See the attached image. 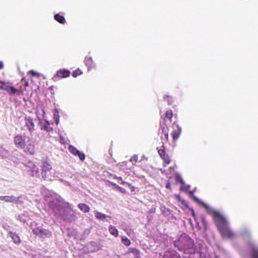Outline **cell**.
Returning <instances> with one entry per match:
<instances>
[{
    "mask_svg": "<svg viewBox=\"0 0 258 258\" xmlns=\"http://www.w3.org/2000/svg\"><path fill=\"white\" fill-rule=\"evenodd\" d=\"M52 169V167L46 161H44L42 165V176L44 178L46 175V173L48 171H50Z\"/></svg>",
    "mask_w": 258,
    "mask_h": 258,
    "instance_id": "cell-8",
    "label": "cell"
},
{
    "mask_svg": "<svg viewBox=\"0 0 258 258\" xmlns=\"http://www.w3.org/2000/svg\"><path fill=\"white\" fill-rule=\"evenodd\" d=\"M54 121L56 125L58 124L59 123V115H58V110L56 109H55L54 111Z\"/></svg>",
    "mask_w": 258,
    "mask_h": 258,
    "instance_id": "cell-18",
    "label": "cell"
},
{
    "mask_svg": "<svg viewBox=\"0 0 258 258\" xmlns=\"http://www.w3.org/2000/svg\"><path fill=\"white\" fill-rule=\"evenodd\" d=\"M54 17V19H56V21L58 22L59 23L64 24L65 22V19H64V17L59 14H56L55 15Z\"/></svg>",
    "mask_w": 258,
    "mask_h": 258,
    "instance_id": "cell-15",
    "label": "cell"
},
{
    "mask_svg": "<svg viewBox=\"0 0 258 258\" xmlns=\"http://www.w3.org/2000/svg\"><path fill=\"white\" fill-rule=\"evenodd\" d=\"M25 123L27 127V129L30 132H32L34 129V125L32 119L29 117H26L25 118Z\"/></svg>",
    "mask_w": 258,
    "mask_h": 258,
    "instance_id": "cell-10",
    "label": "cell"
},
{
    "mask_svg": "<svg viewBox=\"0 0 258 258\" xmlns=\"http://www.w3.org/2000/svg\"><path fill=\"white\" fill-rule=\"evenodd\" d=\"M105 183L108 186L112 187V189L116 190L117 191H120V192L123 193H126V191H125V189H123L122 187H120L117 184L112 183L111 181H105Z\"/></svg>",
    "mask_w": 258,
    "mask_h": 258,
    "instance_id": "cell-9",
    "label": "cell"
},
{
    "mask_svg": "<svg viewBox=\"0 0 258 258\" xmlns=\"http://www.w3.org/2000/svg\"><path fill=\"white\" fill-rule=\"evenodd\" d=\"M78 156H79V158H80L81 160H82V161H83V160L85 159V155L83 154V152H80V151H79V154L78 155Z\"/></svg>",
    "mask_w": 258,
    "mask_h": 258,
    "instance_id": "cell-24",
    "label": "cell"
},
{
    "mask_svg": "<svg viewBox=\"0 0 258 258\" xmlns=\"http://www.w3.org/2000/svg\"><path fill=\"white\" fill-rule=\"evenodd\" d=\"M108 229H109L110 232L112 235L114 236L115 237H118L119 236V231L115 226H114L112 225H110L109 226Z\"/></svg>",
    "mask_w": 258,
    "mask_h": 258,
    "instance_id": "cell-13",
    "label": "cell"
},
{
    "mask_svg": "<svg viewBox=\"0 0 258 258\" xmlns=\"http://www.w3.org/2000/svg\"><path fill=\"white\" fill-rule=\"evenodd\" d=\"M130 252L133 255L134 257L135 258H141L140 257V252L137 249H130Z\"/></svg>",
    "mask_w": 258,
    "mask_h": 258,
    "instance_id": "cell-19",
    "label": "cell"
},
{
    "mask_svg": "<svg viewBox=\"0 0 258 258\" xmlns=\"http://www.w3.org/2000/svg\"><path fill=\"white\" fill-rule=\"evenodd\" d=\"M1 200L6 202H11L16 204H20L23 203V202L20 200L19 198L15 197L13 196H3L1 197Z\"/></svg>",
    "mask_w": 258,
    "mask_h": 258,
    "instance_id": "cell-6",
    "label": "cell"
},
{
    "mask_svg": "<svg viewBox=\"0 0 258 258\" xmlns=\"http://www.w3.org/2000/svg\"><path fill=\"white\" fill-rule=\"evenodd\" d=\"M70 71L66 70V69H62L60 70L57 72L56 75L58 77H60V78H66V77H68L70 75Z\"/></svg>",
    "mask_w": 258,
    "mask_h": 258,
    "instance_id": "cell-12",
    "label": "cell"
},
{
    "mask_svg": "<svg viewBox=\"0 0 258 258\" xmlns=\"http://www.w3.org/2000/svg\"><path fill=\"white\" fill-rule=\"evenodd\" d=\"M101 246L94 241H91L86 244L82 249V251L84 254H90L97 252L101 250Z\"/></svg>",
    "mask_w": 258,
    "mask_h": 258,
    "instance_id": "cell-3",
    "label": "cell"
},
{
    "mask_svg": "<svg viewBox=\"0 0 258 258\" xmlns=\"http://www.w3.org/2000/svg\"><path fill=\"white\" fill-rule=\"evenodd\" d=\"M122 243H123L124 245H125V246H127V247L130 246V245H131V241H130L128 238L125 237V236H123V237H122Z\"/></svg>",
    "mask_w": 258,
    "mask_h": 258,
    "instance_id": "cell-21",
    "label": "cell"
},
{
    "mask_svg": "<svg viewBox=\"0 0 258 258\" xmlns=\"http://www.w3.org/2000/svg\"><path fill=\"white\" fill-rule=\"evenodd\" d=\"M48 204L54 212L62 220L71 222L76 218L75 213L69 204L57 198L50 199Z\"/></svg>",
    "mask_w": 258,
    "mask_h": 258,
    "instance_id": "cell-1",
    "label": "cell"
},
{
    "mask_svg": "<svg viewBox=\"0 0 258 258\" xmlns=\"http://www.w3.org/2000/svg\"><path fill=\"white\" fill-rule=\"evenodd\" d=\"M78 208L80 210L84 213H88L89 212L90 208L86 204L81 203L78 205Z\"/></svg>",
    "mask_w": 258,
    "mask_h": 258,
    "instance_id": "cell-14",
    "label": "cell"
},
{
    "mask_svg": "<svg viewBox=\"0 0 258 258\" xmlns=\"http://www.w3.org/2000/svg\"><path fill=\"white\" fill-rule=\"evenodd\" d=\"M14 143L18 148L21 149L25 148V139L21 135H17L15 137Z\"/></svg>",
    "mask_w": 258,
    "mask_h": 258,
    "instance_id": "cell-5",
    "label": "cell"
},
{
    "mask_svg": "<svg viewBox=\"0 0 258 258\" xmlns=\"http://www.w3.org/2000/svg\"><path fill=\"white\" fill-rule=\"evenodd\" d=\"M172 115H173V113L171 110H169L166 112V116L169 119H171V118L172 117Z\"/></svg>",
    "mask_w": 258,
    "mask_h": 258,
    "instance_id": "cell-25",
    "label": "cell"
},
{
    "mask_svg": "<svg viewBox=\"0 0 258 258\" xmlns=\"http://www.w3.org/2000/svg\"><path fill=\"white\" fill-rule=\"evenodd\" d=\"M90 230H89V229H87V230H86L84 231L83 233H82V240L86 239V238L87 237L88 235L89 234V233H90Z\"/></svg>",
    "mask_w": 258,
    "mask_h": 258,
    "instance_id": "cell-23",
    "label": "cell"
},
{
    "mask_svg": "<svg viewBox=\"0 0 258 258\" xmlns=\"http://www.w3.org/2000/svg\"><path fill=\"white\" fill-rule=\"evenodd\" d=\"M95 216L97 219L101 220L105 219L106 218V217H107L106 215H105L104 214H102L101 213L98 212H96L95 213Z\"/></svg>",
    "mask_w": 258,
    "mask_h": 258,
    "instance_id": "cell-16",
    "label": "cell"
},
{
    "mask_svg": "<svg viewBox=\"0 0 258 258\" xmlns=\"http://www.w3.org/2000/svg\"><path fill=\"white\" fill-rule=\"evenodd\" d=\"M3 86H4V89L10 92H15L16 91L14 88H13L10 86L6 85L4 83V84L1 83V87H3Z\"/></svg>",
    "mask_w": 258,
    "mask_h": 258,
    "instance_id": "cell-17",
    "label": "cell"
},
{
    "mask_svg": "<svg viewBox=\"0 0 258 258\" xmlns=\"http://www.w3.org/2000/svg\"><path fill=\"white\" fill-rule=\"evenodd\" d=\"M69 150L71 153H72V154L75 155H78V154H79V151L77 150V149L74 147V146L70 145L69 147Z\"/></svg>",
    "mask_w": 258,
    "mask_h": 258,
    "instance_id": "cell-20",
    "label": "cell"
},
{
    "mask_svg": "<svg viewBox=\"0 0 258 258\" xmlns=\"http://www.w3.org/2000/svg\"><path fill=\"white\" fill-rule=\"evenodd\" d=\"M175 246L177 250L184 254H194L195 251V245L193 239L185 233L182 234L175 241Z\"/></svg>",
    "mask_w": 258,
    "mask_h": 258,
    "instance_id": "cell-2",
    "label": "cell"
},
{
    "mask_svg": "<svg viewBox=\"0 0 258 258\" xmlns=\"http://www.w3.org/2000/svg\"><path fill=\"white\" fill-rule=\"evenodd\" d=\"M164 258H181L179 254L175 250L169 249L167 250L163 256Z\"/></svg>",
    "mask_w": 258,
    "mask_h": 258,
    "instance_id": "cell-7",
    "label": "cell"
},
{
    "mask_svg": "<svg viewBox=\"0 0 258 258\" xmlns=\"http://www.w3.org/2000/svg\"><path fill=\"white\" fill-rule=\"evenodd\" d=\"M9 235L10 236L11 238L12 239L13 241L14 244L18 245L21 243V239H20L19 236L17 234L13 232H9Z\"/></svg>",
    "mask_w": 258,
    "mask_h": 258,
    "instance_id": "cell-11",
    "label": "cell"
},
{
    "mask_svg": "<svg viewBox=\"0 0 258 258\" xmlns=\"http://www.w3.org/2000/svg\"><path fill=\"white\" fill-rule=\"evenodd\" d=\"M27 150L29 154H34L35 152L34 147L31 144H29V145L27 146Z\"/></svg>",
    "mask_w": 258,
    "mask_h": 258,
    "instance_id": "cell-22",
    "label": "cell"
},
{
    "mask_svg": "<svg viewBox=\"0 0 258 258\" xmlns=\"http://www.w3.org/2000/svg\"><path fill=\"white\" fill-rule=\"evenodd\" d=\"M33 232L35 235L41 238H48L52 236V233L50 230L40 227H37L34 229Z\"/></svg>",
    "mask_w": 258,
    "mask_h": 258,
    "instance_id": "cell-4",
    "label": "cell"
}]
</instances>
